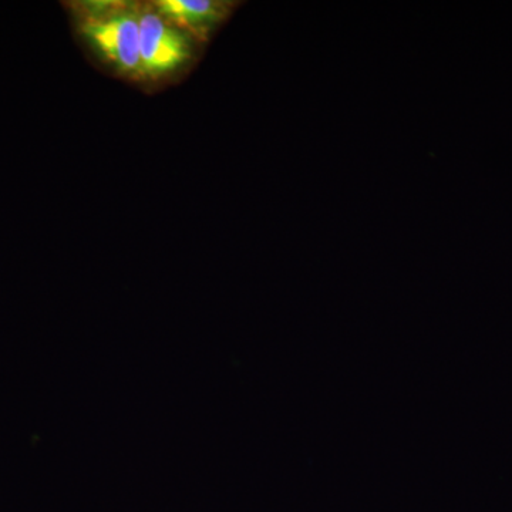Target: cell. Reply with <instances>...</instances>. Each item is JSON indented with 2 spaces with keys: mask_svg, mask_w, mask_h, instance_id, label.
I'll return each instance as SVG.
<instances>
[{
  "mask_svg": "<svg viewBox=\"0 0 512 512\" xmlns=\"http://www.w3.org/2000/svg\"><path fill=\"white\" fill-rule=\"evenodd\" d=\"M192 37L175 28L153 6L140 10L141 77L163 79L190 63Z\"/></svg>",
  "mask_w": 512,
  "mask_h": 512,
  "instance_id": "cell-2",
  "label": "cell"
},
{
  "mask_svg": "<svg viewBox=\"0 0 512 512\" xmlns=\"http://www.w3.org/2000/svg\"><path fill=\"white\" fill-rule=\"evenodd\" d=\"M153 8L192 39L208 40L229 18L235 3L220 0H157Z\"/></svg>",
  "mask_w": 512,
  "mask_h": 512,
  "instance_id": "cell-3",
  "label": "cell"
},
{
  "mask_svg": "<svg viewBox=\"0 0 512 512\" xmlns=\"http://www.w3.org/2000/svg\"><path fill=\"white\" fill-rule=\"evenodd\" d=\"M140 8L134 3H80L77 8L80 37L101 62L127 77H141Z\"/></svg>",
  "mask_w": 512,
  "mask_h": 512,
  "instance_id": "cell-1",
  "label": "cell"
}]
</instances>
